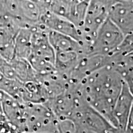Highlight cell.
Wrapping results in <instances>:
<instances>
[{"label":"cell","instance_id":"6da1fadb","mask_svg":"<svg viewBox=\"0 0 133 133\" xmlns=\"http://www.w3.org/2000/svg\"><path fill=\"white\" fill-rule=\"evenodd\" d=\"M123 86L120 75L107 65L83 79L78 86L86 104L115 128L113 113Z\"/></svg>","mask_w":133,"mask_h":133},{"label":"cell","instance_id":"7a4b0ae2","mask_svg":"<svg viewBox=\"0 0 133 133\" xmlns=\"http://www.w3.org/2000/svg\"><path fill=\"white\" fill-rule=\"evenodd\" d=\"M56 54L49 42L48 30L43 25L32 28L31 49L28 62L38 75L50 74L55 70Z\"/></svg>","mask_w":133,"mask_h":133},{"label":"cell","instance_id":"3957f363","mask_svg":"<svg viewBox=\"0 0 133 133\" xmlns=\"http://www.w3.org/2000/svg\"><path fill=\"white\" fill-rule=\"evenodd\" d=\"M25 133H59V120L44 104L24 103Z\"/></svg>","mask_w":133,"mask_h":133},{"label":"cell","instance_id":"277c9868","mask_svg":"<svg viewBox=\"0 0 133 133\" xmlns=\"http://www.w3.org/2000/svg\"><path fill=\"white\" fill-rule=\"evenodd\" d=\"M114 1H89L83 24L79 29L82 44L86 54L98 30L109 19L110 9Z\"/></svg>","mask_w":133,"mask_h":133},{"label":"cell","instance_id":"5b68a950","mask_svg":"<svg viewBox=\"0 0 133 133\" xmlns=\"http://www.w3.org/2000/svg\"><path fill=\"white\" fill-rule=\"evenodd\" d=\"M124 35L109 19L96 33L87 54L110 57L121 45Z\"/></svg>","mask_w":133,"mask_h":133},{"label":"cell","instance_id":"8992f818","mask_svg":"<svg viewBox=\"0 0 133 133\" xmlns=\"http://www.w3.org/2000/svg\"><path fill=\"white\" fill-rule=\"evenodd\" d=\"M78 128L92 133H121L99 113L84 103L71 118Z\"/></svg>","mask_w":133,"mask_h":133},{"label":"cell","instance_id":"52a82bcc","mask_svg":"<svg viewBox=\"0 0 133 133\" xmlns=\"http://www.w3.org/2000/svg\"><path fill=\"white\" fill-rule=\"evenodd\" d=\"M89 1L56 0L47 1L48 11L64 18L79 30L82 26Z\"/></svg>","mask_w":133,"mask_h":133},{"label":"cell","instance_id":"ba28073f","mask_svg":"<svg viewBox=\"0 0 133 133\" xmlns=\"http://www.w3.org/2000/svg\"><path fill=\"white\" fill-rule=\"evenodd\" d=\"M109 19L124 36L133 33V1H114Z\"/></svg>","mask_w":133,"mask_h":133},{"label":"cell","instance_id":"9c48e42d","mask_svg":"<svg viewBox=\"0 0 133 133\" xmlns=\"http://www.w3.org/2000/svg\"><path fill=\"white\" fill-rule=\"evenodd\" d=\"M40 24L48 30L69 36L82 44V39L78 28L64 18L48 11L41 17Z\"/></svg>","mask_w":133,"mask_h":133},{"label":"cell","instance_id":"30bf717a","mask_svg":"<svg viewBox=\"0 0 133 133\" xmlns=\"http://www.w3.org/2000/svg\"><path fill=\"white\" fill-rule=\"evenodd\" d=\"M132 105L133 96L123 83L122 90L116 101L113 113L115 126L121 133H124L125 131Z\"/></svg>","mask_w":133,"mask_h":133},{"label":"cell","instance_id":"8fae6325","mask_svg":"<svg viewBox=\"0 0 133 133\" xmlns=\"http://www.w3.org/2000/svg\"><path fill=\"white\" fill-rule=\"evenodd\" d=\"M48 30L49 42L54 49L55 54L63 52H77L82 54H86L84 46L69 36L61 33Z\"/></svg>","mask_w":133,"mask_h":133},{"label":"cell","instance_id":"7c38bea8","mask_svg":"<svg viewBox=\"0 0 133 133\" xmlns=\"http://www.w3.org/2000/svg\"><path fill=\"white\" fill-rule=\"evenodd\" d=\"M32 29H21L15 38V58L28 61L31 49Z\"/></svg>","mask_w":133,"mask_h":133},{"label":"cell","instance_id":"4fadbf2b","mask_svg":"<svg viewBox=\"0 0 133 133\" xmlns=\"http://www.w3.org/2000/svg\"><path fill=\"white\" fill-rule=\"evenodd\" d=\"M121 76L124 84L133 96V70H129L123 73Z\"/></svg>","mask_w":133,"mask_h":133},{"label":"cell","instance_id":"5bb4252c","mask_svg":"<svg viewBox=\"0 0 133 133\" xmlns=\"http://www.w3.org/2000/svg\"><path fill=\"white\" fill-rule=\"evenodd\" d=\"M124 133H133V105Z\"/></svg>","mask_w":133,"mask_h":133},{"label":"cell","instance_id":"9a60e30c","mask_svg":"<svg viewBox=\"0 0 133 133\" xmlns=\"http://www.w3.org/2000/svg\"><path fill=\"white\" fill-rule=\"evenodd\" d=\"M26 133H29V132H26Z\"/></svg>","mask_w":133,"mask_h":133}]
</instances>
